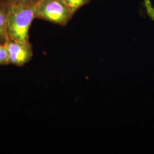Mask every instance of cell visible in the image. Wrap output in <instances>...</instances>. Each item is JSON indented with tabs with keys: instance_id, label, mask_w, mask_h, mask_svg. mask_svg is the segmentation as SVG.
Here are the masks:
<instances>
[{
	"instance_id": "8992f818",
	"label": "cell",
	"mask_w": 154,
	"mask_h": 154,
	"mask_svg": "<svg viewBox=\"0 0 154 154\" xmlns=\"http://www.w3.org/2000/svg\"><path fill=\"white\" fill-rule=\"evenodd\" d=\"M9 5H35L39 0H0Z\"/></svg>"
},
{
	"instance_id": "52a82bcc",
	"label": "cell",
	"mask_w": 154,
	"mask_h": 154,
	"mask_svg": "<svg viewBox=\"0 0 154 154\" xmlns=\"http://www.w3.org/2000/svg\"><path fill=\"white\" fill-rule=\"evenodd\" d=\"M9 64V56L4 45L0 43V65Z\"/></svg>"
},
{
	"instance_id": "7a4b0ae2",
	"label": "cell",
	"mask_w": 154,
	"mask_h": 154,
	"mask_svg": "<svg viewBox=\"0 0 154 154\" xmlns=\"http://www.w3.org/2000/svg\"><path fill=\"white\" fill-rule=\"evenodd\" d=\"M73 13L62 0H39L35 6V18L65 26Z\"/></svg>"
},
{
	"instance_id": "3957f363",
	"label": "cell",
	"mask_w": 154,
	"mask_h": 154,
	"mask_svg": "<svg viewBox=\"0 0 154 154\" xmlns=\"http://www.w3.org/2000/svg\"><path fill=\"white\" fill-rule=\"evenodd\" d=\"M4 45L9 53V64L23 66L32 58V46L29 42H17L8 39Z\"/></svg>"
},
{
	"instance_id": "277c9868",
	"label": "cell",
	"mask_w": 154,
	"mask_h": 154,
	"mask_svg": "<svg viewBox=\"0 0 154 154\" xmlns=\"http://www.w3.org/2000/svg\"><path fill=\"white\" fill-rule=\"evenodd\" d=\"M10 5L0 1V43L4 45L8 39L7 34V20Z\"/></svg>"
},
{
	"instance_id": "6da1fadb",
	"label": "cell",
	"mask_w": 154,
	"mask_h": 154,
	"mask_svg": "<svg viewBox=\"0 0 154 154\" xmlns=\"http://www.w3.org/2000/svg\"><path fill=\"white\" fill-rule=\"evenodd\" d=\"M35 5H10L7 20L8 39L29 42V29L35 18Z\"/></svg>"
},
{
	"instance_id": "5b68a950",
	"label": "cell",
	"mask_w": 154,
	"mask_h": 154,
	"mask_svg": "<svg viewBox=\"0 0 154 154\" xmlns=\"http://www.w3.org/2000/svg\"><path fill=\"white\" fill-rule=\"evenodd\" d=\"M73 14L90 0H62Z\"/></svg>"
}]
</instances>
